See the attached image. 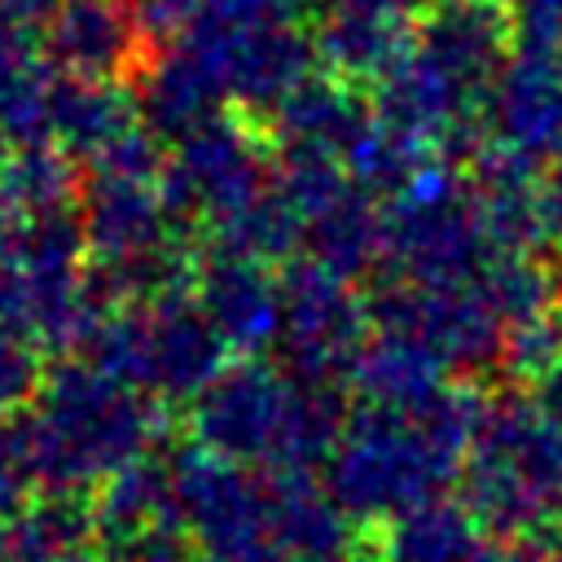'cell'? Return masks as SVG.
<instances>
[{
	"instance_id": "obj_1",
	"label": "cell",
	"mask_w": 562,
	"mask_h": 562,
	"mask_svg": "<svg viewBox=\"0 0 562 562\" xmlns=\"http://www.w3.org/2000/svg\"><path fill=\"white\" fill-rule=\"evenodd\" d=\"M404 35V18L395 0H338L321 44L329 57L347 66H382L395 61V44Z\"/></svg>"
},
{
	"instance_id": "obj_2",
	"label": "cell",
	"mask_w": 562,
	"mask_h": 562,
	"mask_svg": "<svg viewBox=\"0 0 562 562\" xmlns=\"http://www.w3.org/2000/svg\"><path fill=\"white\" fill-rule=\"evenodd\" d=\"M250 281H255V277H246V272L233 268V272L220 281L215 299H211L215 321H220L228 334H237V338L263 334V329L272 325V303H268V294H263L259 285H250Z\"/></svg>"
},
{
	"instance_id": "obj_3",
	"label": "cell",
	"mask_w": 562,
	"mask_h": 562,
	"mask_svg": "<svg viewBox=\"0 0 562 562\" xmlns=\"http://www.w3.org/2000/svg\"><path fill=\"white\" fill-rule=\"evenodd\" d=\"M522 13L531 31H544V40L562 35V0H522Z\"/></svg>"
}]
</instances>
